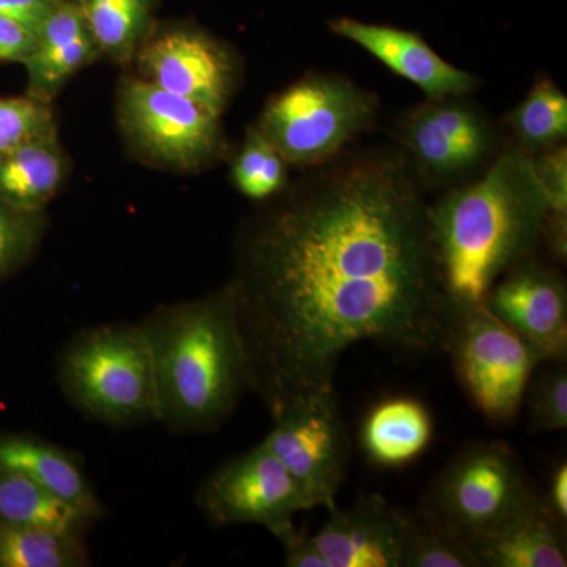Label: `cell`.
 I'll return each instance as SVG.
<instances>
[{
	"label": "cell",
	"mask_w": 567,
	"mask_h": 567,
	"mask_svg": "<svg viewBox=\"0 0 567 567\" xmlns=\"http://www.w3.org/2000/svg\"><path fill=\"white\" fill-rule=\"evenodd\" d=\"M320 166L237 246L230 284L249 391L271 416L333 390L342 354L360 342L404 357L445 352L457 317L405 153Z\"/></svg>",
	"instance_id": "1"
},
{
	"label": "cell",
	"mask_w": 567,
	"mask_h": 567,
	"mask_svg": "<svg viewBox=\"0 0 567 567\" xmlns=\"http://www.w3.org/2000/svg\"><path fill=\"white\" fill-rule=\"evenodd\" d=\"M547 213L532 156L520 145L429 207L440 278L456 315L483 305L511 267L536 252Z\"/></svg>",
	"instance_id": "2"
},
{
	"label": "cell",
	"mask_w": 567,
	"mask_h": 567,
	"mask_svg": "<svg viewBox=\"0 0 567 567\" xmlns=\"http://www.w3.org/2000/svg\"><path fill=\"white\" fill-rule=\"evenodd\" d=\"M155 371L158 423L175 434L221 427L249 391L233 284L159 305L142 319Z\"/></svg>",
	"instance_id": "3"
},
{
	"label": "cell",
	"mask_w": 567,
	"mask_h": 567,
	"mask_svg": "<svg viewBox=\"0 0 567 567\" xmlns=\"http://www.w3.org/2000/svg\"><path fill=\"white\" fill-rule=\"evenodd\" d=\"M58 382L71 405L114 429L158 423L155 371L140 323L84 328L63 347Z\"/></svg>",
	"instance_id": "4"
},
{
	"label": "cell",
	"mask_w": 567,
	"mask_h": 567,
	"mask_svg": "<svg viewBox=\"0 0 567 567\" xmlns=\"http://www.w3.org/2000/svg\"><path fill=\"white\" fill-rule=\"evenodd\" d=\"M379 112L374 93L338 74H309L265 106L256 128L290 166H320L371 128Z\"/></svg>",
	"instance_id": "5"
},
{
	"label": "cell",
	"mask_w": 567,
	"mask_h": 567,
	"mask_svg": "<svg viewBox=\"0 0 567 567\" xmlns=\"http://www.w3.org/2000/svg\"><path fill=\"white\" fill-rule=\"evenodd\" d=\"M535 491L509 447L473 442L434 477L420 516L468 544L502 525Z\"/></svg>",
	"instance_id": "6"
},
{
	"label": "cell",
	"mask_w": 567,
	"mask_h": 567,
	"mask_svg": "<svg viewBox=\"0 0 567 567\" xmlns=\"http://www.w3.org/2000/svg\"><path fill=\"white\" fill-rule=\"evenodd\" d=\"M445 352L466 398L495 424L516 420L533 374L544 361L484 305L457 315Z\"/></svg>",
	"instance_id": "7"
},
{
	"label": "cell",
	"mask_w": 567,
	"mask_h": 567,
	"mask_svg": "<svg viewBox=\"0 0 567 567\" xmlns=\"http://www.w3.org/2000/svg\"><path fill=\"white\" fill-rule=\"evenodd\" d=\"M117 111L126 141L158 166L196 171L223 153L221 115L141 78L122 82Z\"/></svg>",
	"instance_id": "8"
},
{
	"label": "cell",
	"mask_w": 567,
	"mask_h": 567,
	"mask_svg": "<svg viewBox=\"0 0 567 567\" xmlns=\"http://www.w3.org/2000/svg\"><path fill=\"white\" fill-rule=\"evenodd\" d=\"M262 440L316 507L331 509L344 483L352 442L338 393L320 391L287 405Z\"/></svg>",
	"instance_id": "9"
},
{
	"label": "cell",
	"mask_w": 567,
	"mask_h": 567,
	"mask_svg": "<svg viewBox=\"0 0 567 567\" xmlns=\"http://www.w3.org/2000/svg\"><path fill=\"white\" fill-rule=\"evenodd\" d=\"M196 503L215 527L260 525L270 533L316 507L262 443L216 466L200 484Z\"/></svg>",
	"instance_id": "10"
},
{
	"label": "cell",
	"mask_w": 567,
	"mask_h": 567,
	"mask_svg": "<svg viewBox=\"0 0 567 567\" xmlns=\"http://www.w3.org/2000/svg\"><path fill=\"white\" fill-rule=\"evenodd\" d=\"M415 173L425 181H461L495 151L492 123L461 95L429 99L406 112L395 128Z\"/></svg>",
	"instance_id": "11"
},
{
	"label": "cell",
	"mask_w": 567,
	"mask_h": 567,
	"mask_svg": "<svg viewBox=\"0 0 567 567\" xmlns=\"http://www.w3.org/2000/svg\"><path fill=\"white\" fill-rule=\"evenodd\" d=\"M133 62L141 80L203 104L221 117L240 73L234 52L197 29H169L147 37Z\"/></svg>",
	"instance_id": "12"
},
{
	"label": "cell",
	"mask_w": 567,
	"mask_h": 567,
	"mask_svg": "<svg viewBox=\"0 0 567 567\" xmlns=\"http://www.w3.org/2000/svg\"><path fill=\"white\" fill-rule=\"evenodd\" d=\"M483 305L525 339L544 361L565 363L567 289L557 268L540 262L533 254L491 287Z\"/></svg>",
	"instance_id": "13"
},
{
	"label": "cell",
	"mask_w": 567,
	"mask_h": 567,
	"mask_svg": "<svg viewBox=\"0 0 567 567\" xmlns=\"http://www.w3.org/2000/svg\"><path fill=\"white\" fill-rule=\"evenodd\" d=\"M328 513L324 527L312 535L328 567H399L409 516L385 496H361L353 506Z\"/></svg>",
	"instance_id": "14"
},
{
	"label": "cell",
	"mask_w": 567,
	"mask_h": 567,
	"mask_svg": "<svg viewBox=\"0 0 567 567\" xmlns=\"http://www.w3.org/2000/svg\"><path fill=\"white\" fill-rule=\"evenodd\" d=\"M330 29L336 35L363 48L399 76L413 82L427 99L464 95L476 87V76L443 61L415 32L352 18L331 21Z\"/></svg>",
	"instance_id": "15"
},
{
	"label": "cell",
	"mask_w": 567,
	"mask_h": 567,
	"mask_svg": "<svg viewBox=\"0 0 567 567\" xmlns=\"http://www.w3.org/2000/svg\"><path fill=\"white\" fill-rule=\"evenodd\" d=\"M565 528L535 491L513 516L468 547L481 567H566Z\"/></svg>",
	"instance_id": "16"
},
{
	"label": "cell",
	"mask_w": 567,
	"mask_h": 567,
	"mask_svg": "<svg viewBox=\"0 0 567 567\" xmlns=\"http://www.w3.org/2000/svg\"><path fill=\"white\" fill-rule=\"evenodd\" d=\"M35 51L22 65L28 71V93L50 102L78 71L102 55L76 2L62 0L37 32Z\"/></svg>",
	"instance_id": "17"
},
{
	"label": "cell",
	"mask_w": 567,
	"mask_h": 567,
	"mask_svg": "<svg viewBox=\"0 0 567 567\" xmlns=\"http://www.w3.org/2000/svg\"><path fill=\"white\" fill-rule=\"evenodd\" d=\"M0 466L31 477L89 520L103 516L102 503L80 462L62 447L37 436L0 434Z\"/></svg>",
	"instance_id": "18"
},
{
	"label": "cell",
	"mask_w": 567,
	"mask_h": 567,
	"mask_svg": "<svg viewBox=\"0 0 567 567\" xmlns=\"http://www.w3.org/2000/svg\"><path fill=\"white\" fill-rule=\"evenodd\" d=\"M65 175V153L52 126L0 158V200L20 210L44 212Z\"/></svg>",
	"instance_id": "19"
},
{
	"label": "cell",
	"mask_w": 567,
	"mask_h": 567,
	"mask_svg": "<svg viewBox=\"0 0 567 567\" xmlns=\"http://www.w3.org/2000/svg\"><path fill=\"white\" fill-rule=\"evenodd\" d=\"M434 435L431 413L413 398H391L365 416L361 446L372 464L402 466L423 454Z\"/></svg>",
	"instance_id": "20"
},
{
	"label": "cell",
	"mask_w": 567,
	"mask_h": 567,
	"mask_svg": "<svg viewBox=\"0 0 567 567\" xmlns=\"http://www.w3.org/2000/svg\"><path fill=\"white\" fill-rule=\"evenodd\" d=\"M91 522L31 477L0 466V527L47 528L80 536Z\"/></svg>",
	"instance_id": "21"
},
{
	"label": "cell",
	"mask_w": 567,
	"mask_h": 567,
	"mask_svg": "<svg viewBox=\"0 0 567 567\" xmlns=\"http://www.w3.org/2000/svg\"><path fill=\"white\" fill-rule=\"evenodd\" d=\"M102 54L128 65L151 31L155 0H76Z\"/></svg>",
	"instance_id": "22"
},
{
	"label": "cell",
	"mask_w": 567,
	"mask_h": 567,
	"mask_svg": "<svg viewBox=\"0 0 567 567\" xmlns=\"http://www.w3.org/2000/svg\"><path fill=\"white\" fill-rule=\"evenodd\" d=\"M87 565L80 536L47 528L0 527V567Z\"/></svg>",
	"instance_id": "23"
},
{
	"label": "cell",
	"mask_w": 567,
	"mask_h": 567,
	"mask_svg": "<svg viewBox=\"0 0 567 567\" xmlns=\"http://www.w3.org/2000/svg\"><path fill=\"white\" fill-rule=\"evenodd\" d=\"M509 122L529 155L561 144L567 136V96L550 80L536 82Z\"/></svg>",
	"instance_id": "24"
},
{
	"label": "cell",
	"mask_w": 567,
	"mask_h": 567,
	"mask_svg": "<svg viewBox=\"0 0 567 567\" xmlns=\"http://www.w3.org/2000/svg\"><path fill=\"white\" fill-rule=\"evenodd\" d=\"M289 166L275 145L254 126L234 158L235 188L251 200L271 199L286 189Z\"/></svg>",
	"instance_id": "25"
},
{
	"label": "cell",
	"mask_w": 567,
	"mask_h": 567,
	"mask_svg": "<svg viewBox=\"0 0 567 567\" xmlns=\"http://www.w3.org/2000/svg\"><path fill=\"white\" fill-rule=\"evenodd\" d=\"M399 567H481L465 540L424 517H409Z\"/></svg>",
	"instance_id": "26"
},
{
	"label": "cell",
	"mask_w": 567,
	"mask_h": 567,
	"mask_svg": "<svg viewBox=\"0 0 567 567\" xmlns=\"http://www.w3.org/2000/svg\"><path fill=\"white\" fill-rule=\"evenodd\" d=\"M47 226L44 212L20 210L0 200V282L32 259Z\"/></svg>",
	"instance_id": "27"
},
{
	"label": "cell",
	"mask_w": 567,
	"mask_h": 567,
	"mask_svg": "<svg viewBox=\"0 0 567 567\" xmlns=\"http://www.w3.org/2000/svg\"><path fill=\"white\" fill-rule=\"evenodd\" d=\"M52 126L55 121L50 102L29 93L0 99V158Z\"/></svg>",
	"instance_id": "28"
},
{
	"label": "cell",
	"mask_w": 567,
	"mask_h": 567,
	"mask_svg": "<svg viewBox=\"0 0 567 567\" xmlns=\"http://www.w3.org/2000/svg\"><path fill=\"white\" fill-rule=\"evenodd\" d=\"M528 395V429L532 434L565 431L567 427V371L559 363L532 379Z\"/></svg>",
	"instance_id": "29"
},
{
	"label": "cell",
	"mask_w": 567,
	"mask_h": 567,
	"mask_svg": "<svg viewBox=\"0 0 567 567\" xmlns=\"http://www.w3.org/2000/svg\"><path fill=\"white\" fill-rule=\"evenodd\" d=\"M533 169L546 194L548 212L567 213V151L565 144L532 153Z\"/></svg>",
	"instance_id": "30"
},
{
	"label": "cell",
	"mask_w": 567,
	"mask_h": 567,
	"mask_svg": "<svg viewBox=\"0 0 567 567\" xmlns=\"http://www.w3.org/2000/svg\"><path fill=\"white\" fill-rule=\"evenodd\" d=\"M271 535L281 543L287 567H328L327 559L316 546L315 537L297 529L293 522L282 525Z\"/></svg>",
	"instance_id": "31"
},
{
	"label": "cell",
	"mask_w": 567,
	"mask_h": 567,
	"mask_svg": "<svg viewBox=\"0 0 567 567\" xmlns=\"http://www.w3.org/2000/svg\"><path fill=\"white\" fill-rule=\"evenodd\" d=\"M39 37L21 22L0 14V62L24 63L35 51Z\"/></svg>",
	"instance_id": "32"
},
{
	"label": "cell",
	"mask_w": 567,
	"mask_h": 567,
	"mask_svg": "<svg viewBox=\"0 0 567 567\" xmlns=\"http://www.w3.org/2000/svg\"><path fill=\"white\" fill-rule=\"evenodd\" d=\"M55 0H0V14L21 22L33 32H39L51 11L58 6Z\"/></svg>",
	"instance_id": "33"
},
{
	"label": "cell",
	"mask_w": 567,
	"mask_h": 567,
	"mask_svg": "<svg viewBox=\"0 0 567 567\" xmlns=\"http://www.w3.org/2000/svg\"><path fill=\"white\" fill-rule=\"evenodd\" d=\"M548 252L558 264H565L567 257V213L548 212L544 223L543 237Z\"/></svg>",
	"instance_id": "34"
},
{
	"label": "cell",
	"mask_w": 567,
	"mask_h": 567,
	"mask_svg": "<svg viewBox=\"0 0 567 567\" xmlns=\"http://www.w3.org/2000/svg\"><path fill=\"white\" fill-rule=\"evenodd\" d=\"M546 498L548 507H550L551 513L555 514V517L558 518L559 522L566 525L567 522V464L563 462L561 465H558V468L555 470L554 476H551L550 481V491H548V495L544 496Z\"/></svg>",
	"instance_id": "35"
},
{
	"label": "cell",
	"mask_w": 567,
	"mask_h": 567,
	"mask_svg": "<svg viewBox=\"0 0 567 567\" xmlns=\"http://www.w3.org/2000/svg\"><path fill=\"white\" fill-rule=\"evenodd\" d=\"M55 2H62V0H55Z\"/></svg>",
	"instance_id": "36"
}]
</instances>
